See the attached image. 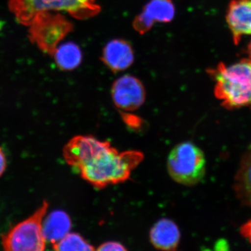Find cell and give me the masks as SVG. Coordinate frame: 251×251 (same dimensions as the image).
Masks as SVG:
<instances>
[{
	"label": "cell",
	"mask_w": 251,
	"mask_h": 251,
	"mask_svg": "<svg viewBox=\"0 0 251 251\" xmlns=\"http://www.w3.org/2000/svg\"><path fill=\"white\" fill-rule=\"evenodd\" d=\"M63 156L82 179L97 188L125 182L144 158L139 151L120 152L109 142L91 135L74 137L64 147Z\"/></svg>",
	"instance_id": "6da1fadb"
},
{
	"label": "cell",
	"mask_w": 251,
	"mask_h": 251,
	"mask_svg": "<svg viewBox=\"0 0 251 251\" xmlns=\"http://www.w3.org/2000/svg\"><path fill=\"white\" fill-rule=\"evenodd\" d=\"M207 72L215 80L214 94L223 107L233 110L251 106V59L230 66L221 62Z\"/></svg>",
	"instance_id": "7a4b0ae2"
},
{
	"label": "cell",
	"mask_w": 251,
	"mask_h": 251,
	"mask_svg": "<svg viewBox=\"0 0 251 251\" xmlns=\"http://www.w3.org/2000/svg\"><path fill=\"white\" fill-rule=\"evenodd\" d=\"M9 7L20 23L29 26L36 15L49 11H66L79 20L94 17L100 11L96 0H11Z\"/></svg>",
	"instance_id": "3957f363"
},
{
	"label": "cell",
	"mask_w": 251,
	"mask_h": 251,
	"mask_svg": "<svg viewBox=\"0 0 251 251\" xmlns=\"http://www.w3.org/2000/svg\"><path fill=\"white\" fill-rule=\"evenodd\" d=\"M204 152L191 142L176 145L168 155V174L175 182L191 186L199 184L206 174Z\"/></svg>",
	"instance_id": "277c9868"
},
{
	"label": "cell",
	"mask_w": 251,
	"mask_h": 251,
	"mask_svg": "<svg viewBox=\"0 0 251 251\" xmlns=\"http://www.w3.org/2000/svg\"><path fill=\"white\" fill-rule=\"evenodd\" d=\"M46 201L28 219L1 237L3 251H44L46 239L42 232L43 219L47 212Z\"/></svg>",
	"instance_id": "5b68a950"
},
{
	"label": "cell",
	"mask_w": 251,
	"mask_h": 251,
	"mask_svg": "<svg viewBox=\"0 0 251 251\" xmlns=\"http://www.w3.org/2000/svg\"><path fill=\"white\" fill-rule=\"evenodd\" d=\"M29 29V38L46 53L53 54L60 41L72 31L73 25L60 14L36 15Z\"/></svg>",
	"instance_id": "8992f818"
},
{
	"label": "cell",
	"mask_w": 251,
	"mask_h": 251,
	"mask_svg": "<svg viewBox=\"0 0 251 251\" xmlns=\"http://www.w3.org/2000/svg\"><path fill=\"white\" fill-rule=\"evenodd\" d=\"M112 98L117 108L126 111L137 110L145 103V87L139 79L125 75L117 79L111 90Z\"/></svg>",
	"instance_id": "52a82bcc"
},
{
	"label": "cell",
	"mask_w": 251,
	"mask_h": 251,
	"mask_svg": "<svg viewBox=\"0 0 251 251\" xmlns=\"http://www.w3.org/2000/svg\"><path fill=\"white\" fill-rule=\"evenodd\" d=\"M175 16L172 0H151L145 5L141 14L133 21V28L140 34L148 32L154 23H170Z\"/></svg>",
	"instance_id": "ba28073f"
},
{
	"label": "cell",
	"mask_w": 251,
	"mask_h": 251,
	"mask_svg": "<svg viewBox=\"0 0 251 251\" xmlns=\"http://www.w3.org/2000/svg\"><path fill=\"white\" fill-rule=\"evenodd\" d=\"M226 20L234 44L238 45L243 36L251 35V0L231 1Z\"/></svg>",
	"instance_id": "9c48e42d"
},
{
	"label": "cell",
	"mask_w": 251,
	"mask_h": 251,
	"mask_svg": "<svg viewBox=\"0 0 251 251\" xmlns=\"http://www.w3.org/2000/svg\"><path fill=\"white\" fill-rule=\"evenodd\" d=\"M101 60L112 72L125 71L134 62L133 48L128 41L113 39L104 47Z\"/></svg>",
	"instance_id": "30bf717a"
},
{
	"label": "cell",
	"mask_w": 251,
	"mask_h": 251,
	"mask_svg": "<svg viewBox=\"0 0 251 251\" xmlns=\"http://www.w3.org/2000/svg\"><path fill=\"white\" fill-rule=\"evenodd\" d=\"M150 241L156 250L176 251L181 238L178 226L174 221L162 219L150 230Z\"/></svg>",
	"instance_id": "8fae6325"
},
{
	"label": "cell",
	"mask_w": 251,
	"mask_h": 251,
	"mask_svg": "<svg viewBox=\"0 0 251 251\" xmlns=\"http://www.w3.org/2000/svg\"><path fill=\"white\" fill-rule=\"evenodd\" d=\"M72 227V220L65 211H53L42 224L43 234L46 240L54 244L67 235Z\"/></svg>",
	"instance_id": "7c38bea8"
},
{
	"label": "cell",
	"mask_w": 251,
	"mask_h": 251,
	"mask_svg": "<svg viewBox=\"0 0 251 251\" xmlns=\"http://www.w3.org/2000/svg\"><path fill=\"white\" fill-rule=\"evenodd\" d=\"M234 189L239 201L251 206V147L243 156L234 176Z\"/></svg>",
	"instance_id": "4fadbf2b"
},
{
	"label": "cell",
	"mask_w": 251,
	"mask_h": 251,
	"mask_svg": "<svg viewBox=\"0 0 251 251\" xmlns=\"http://www.w3.org/2000/svg\"><path fill=\"white\" fill-rule=\"evenodd\" d=\"M56 64L64 71H72L78 67L82 62V51L77 44L65 43L56 49L54 52Z\"/></svg>",
	"instance_id": "5bb4252c"
},
{
	"label": "cell",
	"mask_w": 251,
	"mask_h": 251,
	"mask_svg": "<svg viewBox=\"0 0 251 251\" xmlns=\"http://www.w3.org/2000/svg\"><path fill=\"white\" fill-rule=\"evenodd\" d=\"M54 251H95L94 248L77 233H69L53 244Z\"/></svg>",
	"instance_id": "9a60e30c"
},
{
	"label": "cell",
	"mask_w": 251,
	"mask_h": 251,
	"mask_svg": "<svg viewBox=\"0 0 251 251\" xmlns=\"http://www.w3.org/2000/svg\"><path fill=\"white\" fill-rule=\"evenodd\" d=\"M95 251H128L125 246L116 242L104 243Z\"/></svg>",
	"instance_id": "2e32d148"
},
{
	"label": "cell",
	"mask_w": 251,
	"mask_h": 251,
	"mask_svg": "<svg viewBox=\"0 0 251 251\" xmlns=\"http://www.w3.org/2000/svg\"><path fill=\"white\" fill-rule=\"evenodd\" d=\"M240 234L251 244V219L242 225L240 228Z\"/></svg>",
	"instance_id": "e0dca14e"
},
{
	"label": "cell",
	"mask_w": 251,
	"mask_h": 251,
	"mask_svg": "<svg viewBox=\"0 0 251 251\" xmlns=\"http://www.w3.org/2000/svg\"><path fill=\"white\" fill-rule=\"evenodd\" d=\"M6 167V156L4 151L0 148V176L4 173Z\"/></svg>",
	"instance_id": "ac0fdd59"
},
{
	"label": "cell",
	"mask_w": 251,
	"mask_h": 251,
	"mask_svg": "<svg viewBox=\"0 0 251 251\" xmlns=\"http://www.w3.org/2000/svg\"><path fill=\"white\" fill-rule=\"evenodd\" d=\"M248 53H249V58L251 59V41L248 46Z\"/></svg>",
	"instance_id": "d6986e66"
}]
</instances>
